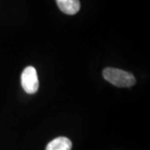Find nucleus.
Returning a JSON list of instances; mask_svg holds the SVG:
<instances>
[{"label": "nucleus", "instance_id": "nucleus-1", "mask_svg": "<svg viewBox=\"0 0 150 150\" xmlns=\"http://www.w3.org/2000/svg\"><path fill=\"white\" fill-rule=\"evenodd\" d=\"M103 76L108 83L119 88H129L136 83V79L132 74L114 68L105 69L103 71Z\"/></svg>", "mask_w": 150, "mask_h": 150}, {"label": "nucleus", "instance_id": "nucleus-2", "mask_svg": "<svg viewBox=\"0 0 150 150\" xmlns=\"http://www.w3.org/2000/svg\"><path fill=\"white\" fill-rule=\"evenodd\" d=\"M21 83L24 91L29 94H33L38 91L39 83L37 71L33 67L28 66L23 71L21 75Z\"/></svg>", "mask_w": 150, "mask_h": 150}, {"label": "nucleus", "instance_id": "nucleus-3", "mask_svg": "<svg viewBox=\"0 0 150 150\" xmlns=\"http://www.w3.org/2000/svg\"><path fill=\"white\" fill-rule=\"evenodd\" d=\"M59 8L69 15L76 14L80 9L79 0H56Z\"/></svg>", "mask_w": 150, "mask_h": 150}, {"label": "nucleus", "instance_id": "nucleus-4", "mask_svg": "<svg viewBox=\"0 0 150 150\" xmlns=\"http://www.w3.org/2000/svg\"><path fill=\"white\" fill-rule=\"evenodd\" d=\"M72 142L66 137H59L48 143L46 150H71Z\"/></svg>", "mask_w": 150, "mask_h": 150}]
</instances>
